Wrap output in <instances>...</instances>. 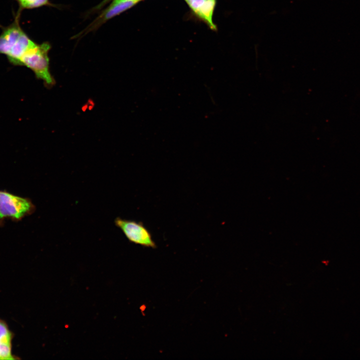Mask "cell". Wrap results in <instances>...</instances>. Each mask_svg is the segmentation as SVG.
<instances>
[{
	"mask_svg": "<svg viewBox=\"0 0 360 360\" xmlns=\"http://www.w3.org/2000/svg\"><path fill=\"white\" fill-rule=\"evenodd\" d=\"M20 12H18L12 23L4 28L0 34V54L5 55L12 64L19 66L23 56L36 44L20 26Z\"/></svg>",
	"mask_w": 360,
	"mask_h": 360,
	"instance_id": "1",
	"label": "cell"
},
{
	"mask_svg": "<svg viewBox=\"0 0 360 360\" xmlns=\"http://www.w3.org/2000/svg\"><path fill=\"white\" fill-rule=\"evenodd\" d=\"M50 48L48 42L36 44L25 53L20 60V66L30 68L38 78L48 85H52L54 82L50 71L48 53Z\"/></svg>",
	"mask_w": 360,
	"mask_h": 360,
	"instance_id": "2",
	"label": "cell"
},
{
	"mask_svg": "<svg viewBox=\"0 0 360 360\" xmlns=\"http://www.w3.org/2000/svg\"><path fill=\"white\" fill-rule=\"evenodd\" d=\"M35 210L36 206L30 199L0 190V224L6 218L21 220Z\"/></svg>",
	"mask_w": 360,
	"mask_h": 360,
	"instance_id": "3",
	"label": "cell"
},
{
	"mask_svg": "<svg viewBox=\"0 0 360 360\" xmlns=\"http://www.w3.org/2000/svg\"><path fill=\"white\" fill-rule=\"evenodd\" d=\"M114 222L130 242L144 247L156 248L150 232L141 222H137L118 217Z\"/></svg>",
	"mask_w": 360,
	"mask_h": 360,
	"instance_id": "4",
	"label": "cell"
},
{
	"mask_svg": "<svg viewBox=\"0 0 360 360\" xmlns=\"http://www.w3.org/2000/svg\"><path fill=\"white\" fill-rule=\"evenodd\" d=\"M193 13L213 30L216 26L213 22L216 0H184Z\"/></svg>",
	"mask_w": 360,
	"mask_h": 360,
	"instance_id": "5",
	"label": "cell"
},
{
	"mask_svg": "<svg viewBox=\"0 0 360 360\" xmlns=\"http://www.w3.org/2000/svg\"><path fill=\"white\" fill-rule=\"evenodd\" d=\"M140 1L128 0L110 6L90 24V30L96 28L106 21L132 7Z\"/></svg>",
	"mask_w": 360,
	"mask_h": 360,
	"instance_id": "6",
	"label": "cell"
},
{
	"mask_svg": "<svg viewBox=\"0 0 360 360\" xmlns=\"http://www.w3.org/2000/svg\"><path fill=\"white\" fill-rule=\"evenodd\" d=\"M13 335L6 323L0 320V360H16L12 352Z\"/></svg>",
	"mask_w": 360,
	"mask_h": 360,
	"instance_id": "7",
	"label": "cell"
},
{
	"mask_svg": "<svg viewBox=\"0 0 360 360\" xmlns=\"http://www.w3.org/2000/svg\"><path fill=\"white\" fill-rule=\"evenodd\" d=\"M38 0H17L19 4L18 11L22 12L23 9L32 8V6Z\"/></svg>",
	"mask_w": 360,
	"mask_h": 360,
	"instance_id": "8",
	"label": "cell"
},
{
	"mask_svg": "<svg viewBox=\"0 0 360 360\" xmlns=\"http://www.w3.org/2000/svg\"><path fill=\"white\" fill-rule=\"evenodd\" d=\"M48 0H38L33 5L32 8H36L48 4Z\"/></svg>",
	"mask_w": 360,
	"mask_h": 360,
	"instance_id": "9",
	"label": "cell"
},
{
	"mask_svg": "<svg viewBox=\"0 0 360 360\" xmlns=\"http://www.w3.org/2000/svg\"><path fill=\"white\" fill-rule=\"evenodd\" d=\"M110 0H103L99 4H98L95 9L99 10L102 8L105 4L110 2Z\"/></svg>",
	"mask_w": 360,
	"mask_h": 360,
	"instance_id": "10",
	"label": "cell"
},
{
	"mask_svg": "<svg viewBox=\"0 0 360 360\" xmlns=\"http://www.w3.org/2000/svg\"><path fill=\"white\" fill-rule=\"evenodd\" d=\"M128 0H113L111 4H115L121 2L128 1ZM139 0L140 2L142 0Z\"/></svg>",
	"mask_w": 360,
	"mask_h": 360,
	"instance_id": "11",
	"label": "cell"
},
{
	"mask_svg": "<svg viewBox=\"0 0 360 360\" xmlns=\"http://www.w3.org/2000/svg\"></svg>",
	"mask_w": 360,
	"mask_h": 360,
	"instance_id": "12",
	"label": "cell"
}]
</instances>
